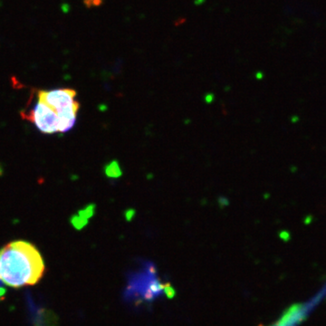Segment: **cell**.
I'll return each instance as SVG.
<instances>
[{
    "instance_id": "6da1fadb",
    "label": "cell",
    "mask_w": 326,
    "mask_h": 326,
    "mask_svg": "<svg viewBox=\"0 0 326 326\" xmlns=\"http://www.w3.org/2000/svg\"><path fill=\"white\" fill-rule=\"evenodd\" d=\"M44 269L42 256L31 243L13 241L0 250V280L8 286H34L43 278Z\"/></svg>"
},
{
    "instance_id": "7a4b0ae2",
    "label": "cell",
    "mask_w": 326,
    "mask_h": 326,
    "mask_svg": "<svg viewBox=\"0 0 326 326\" xmlns=\"http://www.w3.org/2000/svg\"><path fill=\"white\" fill-rule=\"evenodd\" d=\"M39 101L53 109L58 116V132H66L76 124L79 102L76 100L74 89L61 88L52 91H38Z\"/></svg>"
},
{
    "instance_id": "3957f363",
    "label": "cell",
    "mask_w": 326,
    "mask_h": 326,
    "mask_svg": "<svg viewBox=\"0 0 326 326\" xmlns=\"http://www.w3.org/2000/svg\"><path fill=\"white\" fill-rule=\"evenodd\" d=\"M22 118L33 122L43 134H52L58 132V114L43 102H38L34 108L28 114L21 112Z\"/></svg>"
},
{
    "instance_id": "277c9868",
    "label": "cell",
    "mask_w": 326,
    "mask_h": 326,
    "mask_svg": "<svg viewBox=\"0 0 326 326\" xmlns=\"http://www.w3.org/2000/svg\"><path fill=\"white\" fill-rule=\"evenodd\" d=\"M106 174L109 177H119V176H120V174H122L120 167H119L117 162H112L110 163L108 167H106Z\"/></svg>"
},
{
    "instance_id": "5b68a950",
    "label": "cell",
    "mask_w": 326,
    "mask_h": 326,
    "mask_svg": "<svg viewBox=\"0 0 326 326\" xmlns=\"http://www.w3.org/2000/svg\"><path fill=\"white\" fill-rule=\"evenodd\" d=\"M94 206L90 205V206H86L84 210L79 211V216H82L87 220L88 218L94 215Z\"/></svg>"
},
{
    "instance_id": "8992f818",
    "label": "cell",
    "mask_w": 326,
    "mask_h": 326,
    "mask_svg": "<svg viewBox=\"0 0 326 326\" xmlns=\"http://www.w3.org/2000/svg\"><path fill=\"white\" fill-rule=\"evenodd\" d=\"M72 222L74 225L76 226L77 228H81L82 226L86 224L87 220L81 216H74L72 218Z\"/></svg>"
},
{
    "instance_id": "52a82bcc",
    "label": "cell",
    "mask_w": 326,
    "mask_h": 326,
    "mask_svg": "<svg viewBox=\"0 0 326 326\" xmlns=\"http://www.w3.org/2000/svg\"><path fill=\"white\" fill-rule=\"evenodd\" d=\"M104 0H84V5L88 8H96V6H100L102 4Z\"/></svg>"
}]
</instances>
